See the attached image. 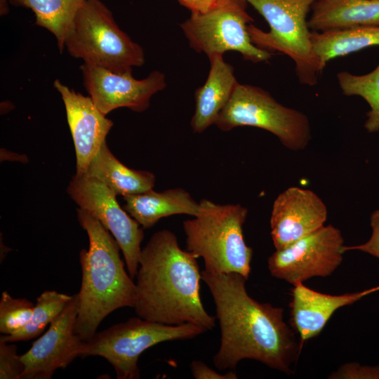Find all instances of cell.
<instances>
[{
    "label": "cell",
    "instance_id": "ba28073f",
    "mask_svg": "<svg viewBox=\"0 0 379 379\" xmlns=\"http://www.w3.org/2000/svg\"><path fill=\"white\" fill-rule=\"evenodd\" d=\"M215 124L224 131L238 126L266 130L293 151L304 149L312 138L306 114L280 104L261 88L239 82Z\"/></svg>",
    "mask_w": 379,
    "mask_h": 379
},
{
    "label": "cell",
    "instance_id": "d6986e66",
    "mask_svg": "<svg viewBox=\"0 0 379 379\" xmlns=\"http://www.w3.org/2000/svg\"><path fill=\"white\" fill-rule=\"evenodd\" d=\"M312 8L307 25L312 31L379 26V0H317Z\"/></svg>",
    "mask_w": 379,
    "mask_h": 379
},
{
    "label": "cell",
    "instance_id": "30bf717a",
    "mask_svg": "<svg viewBox=\"0 0 379 379\" xmlns=\"http://www.w3.org/2000/svg\"><path fill=\"white\" fill-rule=\"evenodd\" d=\"M67 192L70 198L111 233L123 253L126 270L134 279L139 267L144 232L140 224L121 208L117 196L101 181L87 175L74 176Z\"/></svg>",
    "mask_w": 379,
    "mask_h": 379
},
{
    "label": "cell",
    "instance_id": "2e32d148",
    "mask_svg": "<svg viewBox=\"0 0 379 379\" xmlns=\"http://www.w3.org/2000/svg\"><path fill=\"white\" fill-rule=\"evenodd\" d=\"M293 286L290 320L302 344L317 336L336 310L379 291L378 285L361 291L330 295L312 290L303 283Z\"/></svg>",
    "mask_w": 379,
    "mask_h": 379
},
{
    "label": "cell",
    "instance_id": "f546056e",
    "mask_svg": "<svg viewBox=\"0 0 379 379\" xmlns=\"http://www.w3.org/2000/svg\"><path fill=\"white\" fill-rule=\"evenodd\" d=\"M191 13H203L214 6L219 0H178Z\"/></svg>",
    "mask_w": 379,
    "mask_h": 379
},
{
    "label": "cell",
    "instance_id": "52a82bcc",
    "mask_svg": "<svg viewBox=\"0 0 379 379\" xmlns=\"http://www.w3.org/2000/svg\"><path fill=\"white\" fill-rule=\"evenodd\" d=\"M206 331L192 323L168 325L132 317L96 332L85 342L81 357H103L114 368L117 379H138V361L144 351L161 343L190 339Z\"/></svg>",
    "mask_w": 379,
    "mask_h": 379
},
{
    "label": "cell",
    "instance_id": "3957f363",
    "mask_svg": "<svg viewBox=\"0 0 379 379\" xmlns=\"http://www.w3.org/2000/svg\"><path fill=\"white\" fill-rule=\"evenodd\" d=\"M77 218L87 233L89 246L79 253L82 275L77 293L75 333L87 342L110 313L122 307L133 308L136 290L121 258L119 246L111 233L81 208H77Z\"/></svg>",
    "mask_w": 379,
    "mask_h": 379
},
{
    "label": "cell",
    "instance_id": "d4e9b609",
    "mask_svg": "<svg viewBox=\"0 0 379 379\" xmlns=\"http://www.w3.org/2000/svg\"><path fill=\"white\" fill-rule=\"evenodd\" d=\"M34 308V304L27 299L13 298L4 291L0 300V332L8 335L20 330L29 322Z\"/></svg>",
    "mask_w": 379,
    "mask_h": 379
},
{
    "label": "cell",
    "instance_id": "8fae6325",
    "mask_svg": "<svg viewBox=\"0 0 379 379\" xmlns=\"http://www.w3.org/2000/svg\"><path fill=\"white\" fill-rule=\"evenodd\" d=\"M344 246L340 230L332 225H324L276 250L268 258V270L272 277L293 285L315 277H328L341 265Z\"/></svg>",
    "mask_w": 379,
    "mask_h": 379
},
{
    "label": "cell",
    "instance_id": "603a6c76",
    "mask_svg": "<svg viewBox=\"0 0 379 379\" xmlns=\"http://www.w3.org/2000/svg\"><path fill=\"white\" fill-rule=\"evenodd\" d=\"M72 295L56 291H45L37 298L29 322L16 333L0 337L7 343L27 341L40 335L51 323L60 314Z\"/></svg>",
    "mask_w": 379,
    "mask_h": 379
},
{
    "label": "cell",
    "instance_id": "f1b7e54d",
    "mask_svg": "<svg viewBox=\"0 0 379 379\" xmlns=\"http://www.w3.org/2000/svg\"><path fill=\"white\" fill-rule=\"evenodd\" d=\"M191 371L197 379H236L237 375L234 371H230L224 374L211 368L203 361L194 360L190 365Z\"/></svg>",
    "mask_w": 379,
    "mask_h": 379
},
{
    "label": "cell",
    "instance_id": "8992f818",
    "mask_svg": "<svg viewBox=\"0 0 379 379\" xmlns=\"http://www.w3.org/2000/svg\"><path fill=\"white\" fill-rule=\"evenodd\" d=\"M246 1L270 25V31L264 32L249 24L252 42L266 51L288 55L295 62L300 83L314 86L324 69L313 50L307 16L317 0Z\"/></svg>",
    "mask_w": 379,
    "mask_h": 379
},
{
    "label": "cell",
    "instance_id": "44dd1931",
    "mask_svg": "<svg viewBox=\"0 0 379 379\" xmlns=\"http://www.w3.org/2000/svg\"><path fill=\"white\" fill-rule=\"evenodd\" d=\"M313 50L323 69L337 57L379 45V26H357L327 32H311Z\"/></svg>",
    "mask_w": 379,
    "mask_h": 379
},
{
    "label": "cell",
    "instance_id": "4fadbf2b",
    "mask_svg": "<svg viewBox=\"0 0 379 379\" xmlns=\"http://www.w3.org/2000/svg\"><path fill=\"white\" fill-rule=\"evenodd\" d=\"M77 302L76 293L47 331L20 355L24 364L22 379H50L57 369L65 368L81 357L85 342L75 333Z\"/></svg>",
    "mask_w": 379,
    "mask_h": 379
},
{
    "label": "cell",
    "instance_id": "7402d4cb",
    "mask_svg": "<svg viewBox=\"0 0 379 379\" xmlns=\"http://www.w3.org/2000/svg\"><path fill=\"white\" fill-rule=\"evenodd\" d=\"M87 0H8L15 6L29 8L36 25L45 28L56 39L60 51L75 17Z\"/></svg>",
    "mask_w": 379,
    "mask_h": 379
},
{
    "label": "cell",
    "instance_id": "7c38bea8",
    "mask_svg": "<svg viewBox=\"0 0 379 379\" xmlns=\"http://www.w3.org/2000/svg\"><path fill=\"white\" fill-rule=\"evenodd\" d=\"M81 70L89 97L105 115L119 107L144 112L151 98L166 86L165 75L157 70L139 80L132 72H117L86 63Z\"/></svg>",
    "mask_w": 379,
    "mask_h": 379
},
{
    "label": "cell",
    "instance_id": "6da1fadb",
    "mask_svg": "<svg viewBox=\"0 0 379 379\" xmlns=\"http://www.w3.org/2000/svg\"><path fill=\"white\" fill-rule=\"evenodd\" d=\"M220 328V345L213 357L215 367L234 369L243 359L258 361L285 374L292 373L302 347L284 320V310L251 297L246 279L237 273L204 270Z\"/></svg>",
    "mask_w": 379,
    "mask_h": 379
},
{
    "label": "cell",
    "instance_id": "cb8c5ba5",
    "mask_svg": "<svg viewBox=\"0 0 379 379\" xmlns=\"http://www.w3.org/2000/svg\"><path fill=\"white\" fill-rule=\"evenodd\" d=\"M343 93L347 96L358 95L364 98L370 107L366 113L364 127L368 133L379 131V64L372 72L356 75L343 71L337 74Z\"/></svg>",
    "mask_w": 379,
    "mask_h": 379
},
{
    "label": "cell",
    "instance_id": "277c9868",
    "mask_svg": "<svg viewBox=\"0 0 379 379\" xmlns=\"http://www.w3.org/2000/svg\"><path fill=\"white\" fill-rule=\"evenodd\" d=\"M200 213L183 222L186 250L201 257L204 270L237 273L248 279L253 249L245 242L243 225L248 210L240 204H219L203 199Z\"/></svg>",
    "mask_w": 379,
    "mask_h": 379
},
{
    "label": "cell",
    "instance_id": "ffe728a7",
    "mask_svg": "<svg viewBox=\"0 0 379 379\" xmlns=\"http://www.w3.org/2000/svg\"><path fill=\"white\" fill-rule=\"evenodd\" d=\"M84 175L101 181L117 195L123 197L152 190L156 181L152 172L134 170L124 165L112 153L106 141Z\"/></svg>",
    "mask_w": 379,
    "mask_h": 379
},
{
    "label": "cell",
    "instance_id": "ac0fdd59",
    "mask_svg": "<svg viewBox=\"0 0 379 379\" xmlns=\"http://www.w3.org/2000/svg\"><path fill=\"white\" fill-rule=\"evenodd\" d=\"M124 199V209L145 229L153 227L160 219L172 215L197 216L200 213L199 203L182 188L161 192L152 189L125 196Z\"/></svg>",
    "mask_w": 379,
    "mask_h": 379
},
{
    "label": "cell",
    "instance_id": "83f0119b",
    "mask_svg": "<svg viewBox=\"0 0 379 379\" xmlns=\"http://www.w3.org/2000/svg\"><path fill=\"white\" fill-rule=\"evenodd\" d=\"M372 233L370 239L364 244L357 246H345L343 251H360L379 259V209L372 213L370 217Z\"/></svg>",
    "mask_w": 379,
    "mask_h": 379
},
{
    "label": "cell",
    "instance_id": "7a4b0ae2",
    "mask_svg": "<svg viewBox=\"0 0 379 379\" xmlns=\"http://www.w3.org/2000/svg\"><path fill=\"white\" fill-rule=\"evenodd\" d=\"M197 258L180 247L171 231L155 232L141 251L133 307L137 316L164 324L192 323L213 329L215 319L201 300L202 279Z\"/></svg>",
    "mask_w": 379,
    "mask_h": 379
},
{
    "label": "cell",
    "instance_id": "e0dca14e",
    "mask_svg": "<svg viewBox=\"0 0 379 379\" xmlns=\"http://www.w3.org/2000/svg\"><path fill=\"white\" fill-rule=\"evenodd\" d=\"M209 60L207 79L194 93L195 109L191 126L197 133L215 124L238 84L233 67L224 60L222 55H213Z\"/></svg>",
    "mask_w": 379,
    "mask_h": 379
},
{
    "label": "cell",
    "instance_id": "5bb4252c",
    "mask_svg": "<svg viewBox=\"0 0 379 379\" xmlns=\"http://www.w3.org/2000/svg\"><path fill=\"white\" fill-rule=\"evenodd\" d=\"M327 208L313 191L291 187L275 199L270 218L276 250L284 248L324 227Z\"/></svg>",
    "mask_w": 379,
    "mask_h": 379
},
{
    "label": "cell",
    "instance_id": "484cf974",
    "mask_svg": "<svg viewBox=\"0 0 379 379\" xmlns=\"http://www.w3.org/2000/svg\"><path fill=\"white\" fill-rule=\"evenodd\" d=\"M24 364L13 343L0 340V379H22Z\"/></svg>",
    "mask_w": 379,
    "mask_h": 379
},
{
    "label": "cell",
    "instance_id": "9c48e42d",
    "mask_svg": "<svg viewBox=\"0 0 379 379\" xmlns=\"http://www.w3.org/2000/svg\"><path fill=\"white\" fill-rule=\"evenodd\" d=\"M246 0H219L205 12L191 13L180 25L191 48L208 58L234 51L253 62L270 59V52L251 39L248 25L253 19L246 11Z\"/></svg>",
    "mask_w": 379,
    "mask_h": 379
},
{
    "label": "cell",
    "instance_id": "5b68a950",
    "mask_svg": "<svg viewBox=\"0 0 379 379\" xmlns=\"http://www.w3.org/2000/svg\"><path fill=\"white\" fill-rule=\"evenodd\" d=\"M65 48L84 63L117 72H132L145 63L142 48L119 27L100 0H87L79 9Z\"/></svg>",
    "mask_w": 379,
    "mask_h": 379
},
{
    "label": "cell",
    "instance_id": "9a60e30c",
    "mask_svg": "<svg viewBox=\"0 0 379 379\" xmlns=\"http://www.w3.org/2000/svg\"><path fill=\"white\" fill-rule=\"evenodd\" d=\"M53 86L65 105L76 153L74 176L80 177L86 173L114 124L89 96L74 91L58 79Z\"/></svg>",
    "mask_w": 379,
    "mask_h": 379
},
{
    "label": "cell",
    "instance_id": "4316f807",
    "mask_svg": "<svg viewBox=\"0 0 379 379\" xmlns=\"http://www.w3.org/2000/svg\"><path fill=\"white\" fill-rule=\"evenodd\" d=\"M329 379H379V366L350 362L341 365L328 377Z\"/></svg>",
    "mask_w": 379,
    "mask_h": 379
}]
</instances>
